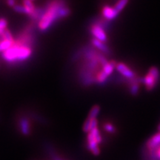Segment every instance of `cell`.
<instances>
[{"instance_id": "obj_19", "label": "cell", "mask_w": 160, "mask_h": 160, "mask_svg": "<svg viewBox=\"0 0 160 160\" xmlns=\"http://www.w3.org/2000/svg\"><path fill=\"white\" fill-rule=\"evenodd\" d=\"M128 2L129 0H118L113 7L115 8V9L119 13H121L125 9V8L127 6L128 4Z\"/></svg>"}, {"instance_id": "obj_8", "label": "cell", "mask_w": 160, "mask_h": 160, "mask_svg": "<svg viewBox=\"0 0 160 160\" xmlns=\"http://www.w3.org/2000/svg\"><path fill=\"white\" fill-rule=\"evenodd\" d=\"M142 85V77L137 76L134 79L128 80L126 86L128 89L129 93L132 97H137L140 91V85Z\"/></svg>"}, {"instance_id": "obj_20", "label": "cell", "mask_w": 160, "mask_h": 160, "mask_svg": "<svg viewBox=\"0 0 160 160\" xmlns=\"http://www.w3.org/2000/svg\"><path fill=\"white\" fill-rule=\"evenodd\" d=\"M13 9L15 12H17L18 13H20V14L27 15V11H26L23 5H17H17L13 8Z\"/></svg>"}, {"instance_id": "obj_16", "label": "cell", "mask_w": 160, "mask_h": 160, "mask_svg": "<svg viewBox=\"0 0 160 160\" xmlns=\"http://www.w3.org/2000/svg\"><path fill=\"white\" fill-rule=\"evenodd\" d=\"M15 42V39L10 40L5 39L2 41H0V53H2L8 50L12 45Z\"/></svg>"}, {"instance_id": "obj_11", "label": "cell", "mask_w": 160, "mask_h": 160, "mask_svg": "<svg viewBox=\"0 0 160 160\" xmlns=\"http://www.w3.org/2000/svg\"><path fill=\"white\" fill-rule=\"evenodd\" d=\"M160 146V132L158 131L157 133L153 135L146 142V147L151 152L154 151L157 148Z\"/></svg>"}, {"instance_id": "obj_2", "label": "cell", "mask_w": 160, "mask_h": 160, "mask_svg": "<svg viewBox=\"0 0 160 160\" xmlns=\"http://www.w3.org/2000/svg\"><path fill=\"white\" fill-rule=\"evenodd\" d=\"M34 47L26 45L15 39V42L8 50L1 54L3 61L10 65L24 64L33 57L35 51Z\"/></svg>"}, {"instance_id": "obj_23", "label": "cell", "mask_w": 160, "mask_h": 160, "mask_svg": "<svg viewBox=\"0 0 160 160\" xmlns=\"http://www.w3.org/2000/svg\"><path fill=\"white\" fill-rule=\"evenodd\" d=\"M157 130H158V131H159V132H160V123H159V125H158Z\"/></svg>"}, {"instance_id": "obj_21", "label": "cell", "mask_w": 160, "mask_h": 160, "mask_svg": "<svg viewBox=\"0 0 160 160\" xmlns=\"http://www.w3.org/2000/svg\"><path fill=\"white\" fill-rule=\"evenodd\" d=\"M6 3L10 7L13 8L17 5V0H6Z\"/></svg>"}, {"instance_id": "obj_13", "label": "cell", "mask_w": 160, "mask_h": 160, "mask_svg": "<svg viewBox=\"0 0 160 160\" xmlns=\"http://www.w3.org/2000/svg\"><path fill=\"white\" fill-rule=\"evenodd\" d=\"M98 123H99V122H98L97 119H86L85 122L83 124V131L85 132V133H88L90 131H92V130L94 129L95 128L98 127Z\"/></svg>"}, {"instance_id": "obj_15", "label": "cell", "mask_w": 160, "mask_h": 160, "mask_svg": "<svg viewBox=\"0 0 160 160\" xmlns=\"http://www.w3.org/2000/svg\"><path fill=\"white\" fill-rule=\"evenodd\" d=\"M46 151H47L48 154L49 155V157H51V160H65L63 158H62L60 156L58 155V153L56 152L54 148H53V146L50 144L47 143L45 146Z\"/></svg>"}, {"instance_id": "obj_3", "label": "cell", "mask_w": 160, "mask_h": 160, "mask_svg": "<svg viewBox=\"0 0 160 160\" xmlns=\"http://www.w3.org/2000/svg\"><path fill=\"white\" fill-rule=\"evenodd\" d=\"M160 82V70L157 66H151L142 77V85L146 91H153Z\"/></svg>"}, {"instance_id": "obj_9", "label": "cell", "mask_w": 160, "mask_h": 160, "mask_svg": "<svg viewBox=\"0 0 160 160\" xmlns=\"http://www.w3.org/2000/svg\"><path fill=\"white\" fill-rule=\"evenodd\" d=\"M119 12L115 9L114 7L110 5H104L102 8L101 12V17H102L104 19L107 20V21L111 22L117 19L118 17L119 16Z\"/></svg>"}, {"instance_id": "obj_10", "label": "cell", "mask_w": 160, "mask_h": 160, "mask_svg": "<svg viewBox=\"0 0 160 160\" xmlns=\"http://www.w3.org/2000/svg\"><path fill=\"white\" fill-rule=\"evenodd\" d=\"M91 45L93 46L99 52H101V53H102L107 56V57H110V56L113 54V50L111 49V48L107 43L103 42H101L96 39H93V38H91Z\"/></svg>"}, {"instance_id": "obj_24", "label": "cell", "mask_w": 160, "mask_h": 160, "mask_svg": "<svg viewBox=\"0 0 160 160\" xmlns=\"http://www.w3.org/2000/svg\"><path fill=\"white\" fill-rule=\"evenodd\" d=\"M31 1H33H33H35V0H31Z\"/></svg>"}, {"instance_id": "obj_7", "label": "cell", "mask_w": 160, "mask_h": 160, "mask_svg": "<svg viewBox=\"0 0 160 160\" xmlns=\"http://www.w3.org/2000/svg\"><path fill=\"white\" fill-rule=\"evenodd\" d=\"M116 70L119 74L128 80L134 79L137 77V73L125 62H117Z\"/></svg>"}, {"instance_id": "obj_12", "label": "cell", "mask_w": 160, "mask_h": 160, "mask_svg": "<svg viewBox=\"0 0 160 160\" xmlns=\"http://www.w3.org/2000/svg\"><path fill=\"white\" fill-rule=\"evenodd\" d=\"M28 117L31 118V120H34L37 122L42 124V125H47L48 124V120L46 117H44L43 115L40 114L38 112H35L33 111H28V113H26Z\"/></svg>"}, {"instance_id": "obj_14", "label": "cell", "mask_w": 160, "mask_h": 160, "mask_svg": "<svg viewBox=\"0 0 160 160\" xmlns=\"http://www.w3.org/2000/svg\"><path fill=\"white\" fill-rule=\"evenodd\" d=\"M22 5L27 11V16L31 17L34 13L37 7L31 0H22Z\"/></svg>"}, {"instance_id": "obj_6", "label": "cell", "mask_w": 160, "mask_h": 160, "mask_svg": "<svg viewBox=\"0 0 160 160\" xmlns=\"http://www.w3.org/2000/svg\"><path fill=\"white\" fill-rule=\"evenodd\" d=\"M18 130L25 137H29L31 134V119L26 113L18 117Z\"/></svg>"}, {"instance_id": "obj_18", "label": "cell", "mask_w": 160, "mask_h": 160, "mask_svg": "<svg viewBox=\"0 0 160 160\" xmlns=\"http://www.w3.org/2000/svg\"><path fill=\"white\" fill-rule=\"evenodd\" d=\"M103 129L104 131L110 133V134H115L117 132V129L116 128V126L113 123L111 122L108 121L105 122L103 124Z\"/></svg>"}, {"instance_id": "obj_1", "label": "cell", "mask_w": 160, "mask_h": 160, "mask_svg": "<svg viewBox=\"0 0 160 160\" xmlns=\"http://www.w3.org/2000/svg\"><path fill=\"white\" fill-rule=\"evenodd\" d=\"M44 8L45 13L37 25L40 33H46L55 24L71 15V9L66 0H48Z\"/></svg>"}, {"instance_id": "obj_5", "label": "cell", "mask_w": 160, "mask_h": 160, "mask_svg": "<svg viewBox=\"0 0 160 160\" xmlns=\"http://www.w3.org/2000/svg\"><path fill=\"white\" fill-rule=\"evenodd\" d=\"M89 33L91 35L92 38L96 39L103 42L108 43L109 41L108 36V31L101 26L97 25L90 22L88 25Z\"/></svg>"}, {"instance_id": "obj_4", "label": "cell", "mask_w": 160, "mask_h": 160, "mask_svg": "<svg viewBox=\"0 0 160 160\" xmlns=\"http://www.w3.org/2000/svg\"><path fill=\"white\" fill-rule=\"evenodd\" d=\"M102 141L101 132L99 128H95L88 133L87 136V148L94 156L99 155L100 148L99 145Z\"/></svg>"}, {"instance_id": "obj_17", "label": "cell", "mask_w": 160, "mask_h": 160, "mask_svg": "<svg viewBox=\"0 0 160 160\" xmlns=\"http://www.w3.org/2000/svg\"><path fill=\"white\" fill-rule=\"evenodd\" d=\"M100 111H101V107L99 105H96L92 107L91 111H89L88 116L87 119H97V117L99 116Z\"/></svg>"}, {"instance_id": "obj_22", "label": "cell", "mask_w": 160, "mask_h": 160, "mask_svg": "<svg viewBox=\"0 0 160 160\" xmlns=\"http://www.w3.org/2000/svg\"><path fill=\"white\" fill-rule=\"evenodd\" d=\"M153 153H154L156 157L160 159V146L159 148H157L154 151H153Z\"/></svg>"}]
</instances>
